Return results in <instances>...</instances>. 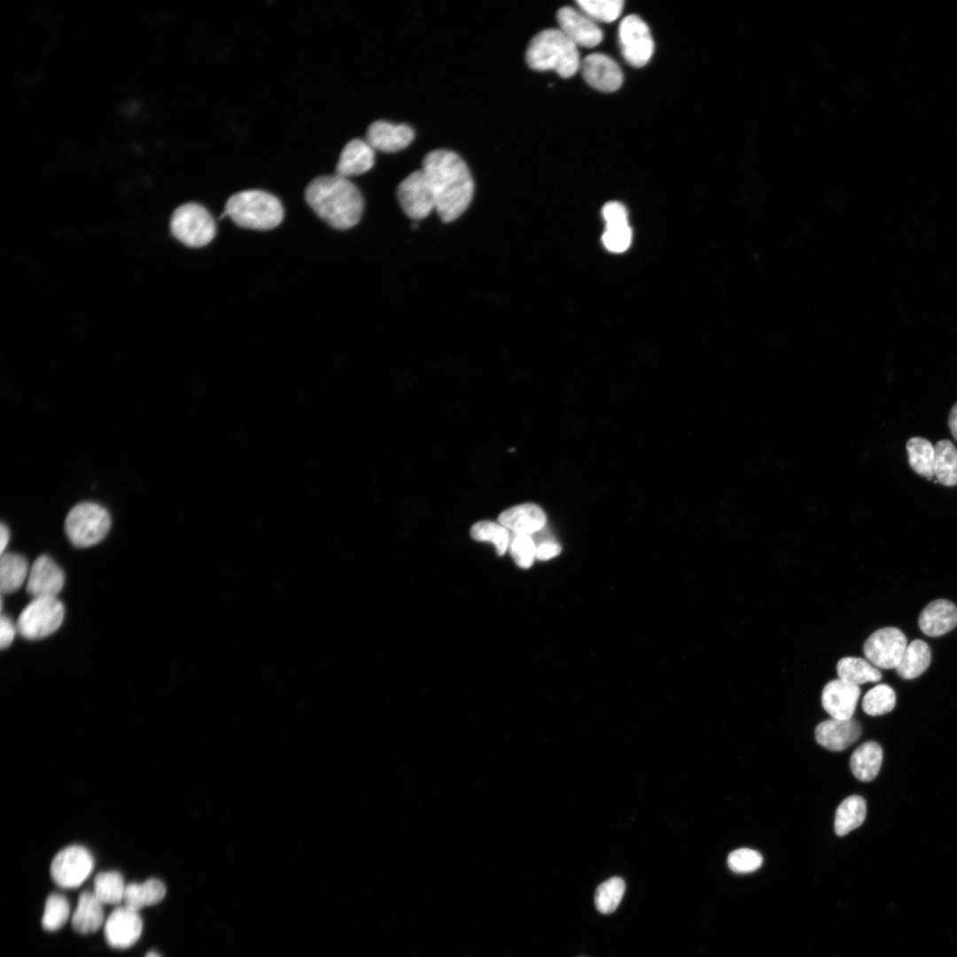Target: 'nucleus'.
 <instances>
[{
  "mask_svg": "<svg viewBox=\"0 0 957 957\" xmlns=\"http://www.w3.org/2000/svg\"><path fill=\"white\" fill-rule=\"evenodd\" d=\"M105 922L103 903L93 891H83L72 915V926L80 934L96 932Z\"/></svg>",
  "mask_w": 957,
  "mask_h": 957,
  "instance_id": "22",
  "label": "nucleus"
},
{
  "mask_svg": "<svg viewBox=\"0 0 957 957\" xmlns=\"http://www.w3.org/2000/svg\"><path fill=\"white\" fill-rule=\"evenodd\" d=\"M866 801L862 797L852 795L844 799L836 811V834L842 836L860 827L866 818Z\"/></svg>",
  "mask_w": 957,
  "mask_h": 957,
  "instance_id": "26",
  "label": "nucleus"
},
{
  "mask_svg": "<svg viewBox=\"0 0 957 957\" xmlns=\"http://www.w3.org/2000/svg\"><path fill=\"white\" fill-rule=\"evenodd\" d=\"M896 704V695L892 688L879 684L869 689L862 700L863 711L871 716L890 712Z\"/></svg>",
  "mask_w": 957,
  "mask_h": 957,
  "instance_id": "34",
  "label": "nucleus"
},
{
  "mask_svg": "<svg viewBox=\"0 0 957 957\" xmlns=\"http://www.w3.org/2000/svg\"><path fill=\"white\" fill-rule=\"evenodd\" d=\"M929 645L919 639L912 641L906 648L899 664L895 668L899 677L911 680L923 673L930 664Z\"/></svg>",
  "mask_w": 957,
  "mask_h": 957,
  "instance_id": "25",
  "label": "nucleus"
},
{
  "mask_svg": "<svg viewBox=\"0 0 957 957\" xmlns=\"http://www.w3.org/2000/svg\"><path fill=\"white\" fill-rule=\"evenodd\" d=\"M17 626L13 624L12 619L4 614L1 616L0 620V645L1 649H6L12 642Z\"/></svg>",
  "mask_w": 957,
  "mask_h": 957,
  "instance_id": "41",
  "label": "nucleus"
},
{
  "mask_svg": "<svg viewBox=\"0 0 957 957\" xmlns=\"http://www.w3.org/2000/svg\"><path fill=\"white\" fill-rule=\"evenodd\" d=\"M307 203L331 227L347 230L358 223L363 212L361 191L348 178L324 175L313 179L306 188Z\"/></svg>",
  "mask_w": 957,
  "mask_h": 957,
  "instance_id": "2",
  "label": "nucleus"
},
{
  "mask_svg": "<svg viewBox=\"0 0 957 957\" xmlns=\"http://www.w3.org/2000/svg\"><path fill=\"white\" fill-rule=\"evenodd\" d=\"M65 575L62 569L50 556L37 557L29 569L27 591L36 597H57L62 590Z\"/></svg>",
  "mask_w": 957,
  "mask_h": 957,
  "instance_id": "15",
  "label": "nucleus"
},
{
  "mask_svg": "<svg viewBox=\"0 0 957 957\" xmlns=\"http://www.w3.org/2000/svg\"><path fill=\"white\" fill-rule=\"evenodd\" d=\"M165 895L164 883L159 879L151 878L141 883L127 884L123 902L126 906L139 912L145 906L159 903Z\"/></svg>",
  "mask_w": 957,
  "mask_h": 957,
  "instance_id": "24",
  "label": "nucleus"
},
{
  "mask_svg": "<svg viewBox=\"0 0 957 957\" xmlns=\"http://www.w3.org/2000/svg\"><path fill=\"white\" fill-rule=\"evenodd\" d=\"M632 239V231L628 224L614 227H606L603 235V242L605 247L614 253H622L626 250Z\"/></svg>",
  "mask_w": 957,
  "mask_h": 957,
  "instance_id": "39",
  "label": "nucleus"
},
{
  "mask_svg": "<svg viewBox=\"0 0 957 957\" xmlns=\"http://www.w3.org/2000/svg\"><path fill=\"white\" fill-rule=\"evenodd\" d=\"M414 136L413 129L406 124L377 121L368 128L366 141L374 150L393 152L406 148Z\"/></svg>",
  "mask_w": 957,
  "mask_h": 957,
  "instance_id": "18",
  "label": "nucleus"
},
{
  "mask_svg": "<svg viewBox=\"0 0 957 957\" xmlns=\"http://www.w3.org/2000/svg\"><path fill=\"white\" fill-rule=\"evenodd\" d=\"M111 527V517L101 505L85 502L76 504L68 512L65 531L69 541L78 548H87L100 542Z\"/></svg>",
  "mask_w": 957,
  "mask_h": 957,
  "instance_id": "5",
  "label": "nucleus"
},
{
  "mask_svg": "<svg viewBox=\"0 0 957 957\" xmlns=\"http://www.w3.org/2000/svg\"><path fill=\"white\" fill-rule=\"evenodd\" d=\"M908 462L919 475L931 479L934 477L935 447L926 439L913 437L906 442Z\"/></svg>",
  "mask_w": 957,
  "mask_h": 957,
  "instance_id": "30",
  "label": "nucleus"
},
{
  "mask_svg": "<svg viewBox=\"0 0 957 957\" xmlns=\"http://www.w3.org/2000/svg\"><path fill=\"white\" fill-rule=\"evenodd\" d=\"M144 957H160V955L156 952L151 951L147 953Z\"/></svg>",
  "mask_w": 957,
  "mask_h": 957,
  "instance_id": "45",
  "label": "nucleus"
},
{
  "mask_svg": "<svg viewBox=\"0 0 957 957\" xmlns=\"http://www.w3.org/2000/svg\"><path fill=\"white\" fill-rule=\"evenodd\" d=\"M918 625L924 634L941 636L957 626V607L945 599L932 601L922 611Z\"/></svg>",
  "mask_w": 957,
  "mask_h": 957,
  "instance_id": "19",
  "label": "nucleus"
},
{
  "mask_svg": "<svg viewBox=\"0 0 957 957\" xmlns=\"http://www.w3.org/2000/svg\"><path fill=\"white\" fill-rule=\"evenodd\" d=\"M94 859L82 845H70L59 851L51 864V875L62 888H76L90 875Z\"/></svg>",
  "mask_w": 957,
  "mask_h": 957,
  "instance_id": "9",
  "label": "nucleus"
},
{
  "mask_svg": "<svg viewBox=\"0 0 957 957\" xmlns=\"http://www.w3.org/2000/svg\"><path fill=\"white\" fill-rule=\"evenodd\" d=\"M619 42L626 62L642 67L651 58L654 42L647 23L635 14L626 16L619 27Z\"/></svg>",
  "mask_w": 957,
  "mask_h": 957,
  "instance_id": "8",
  "label": "nucleus"
},
{
  "mask_svg": "<svg viewBox=\"0 0 957 957\" xmlns=\"http://www.w3.org/2000/svg\"><path fill=\"white\" fill-rule=\"evenodd\" d=\"M64 616L65 607L57 597H36L20 612L17 631L28 640L43 639L59 628Z\"/></svg>",
  "mask_w": 957,
  "mask_h": 957,
  "instance_id": "7",
  "label": "nucleus"
},
{
  "mask_svg": "<svg viewBox=\"0 0 957 957\" xmlns=\"http://www.w3.org/2000/svg\"><path fill=\"white\" fill-rule=\"evenodd\" d=\"M29 572L27 559L19 554L4 553L0 562V589L2 594L18 590L27 579Z\"/></svg>",
  "mask_w": 957,
  "mask_h": 957,
  "instance_id": "28",
  "label": "nucleus"
},
{
  "mask_svg": "<svg viewBox=\"0 0 957 957\" xmlns=\"http://www.w3.org/2000/svg\"><path fill=\"white\" fill-rule=\"evenodd\" d=\"M556 19L559 29L577 46L592 48L603 38V31L595 21L580 10L564 6L558 10Z\"/></svg>",
  "mask_w": 957,
  "mask_h": 957,
  "instance_id": "13",
  "label": "nucleus"
},
{
  "mask_svg": "<svg viewBox=\"0 0 957 957\" xmlns=\"http://www.w3.org/2000/svg\"><path fill=\"white\" fill-rule=\"evenodd\" d=\"M861 727L853 719L831 718L815 728L816 741L829 751H840L853 744L860 737Z\"/></svg>",
  "mask_w": 957,
  "mask_h": 957,
  "instance_id": "17",
  "label": "nucleus"
},
{
  "mask_svg": "<svg viewBox=\"0 0 957 957\" xmlns=\"http://www.w3.org/2000/svg\"><path fill=\"white\" fill-rule=\"evenodd\" d=\"M883 750L875 742L860 745L852 754L850 767L853 775L861 782L874 780L881 768Z\"/></svg>",
  "mask_w": 957,
  "mask_h": 957,
  "instance_id": "23",
  "label": "nucleus"
},
{
  "mask_svg": "<svg viewBox=\"0 0 957 957\" xmlns=\"http://www.w3.org/2000/svg\"><path fill=\"white\" fill-rule=\"evenodd\" d=\"M399 203L412 220H422L435 209L434 193L430 181L421 168L409 174L397 188Z\"/></svg>",
  "mask_w": 957,
  "mask_h": 957,
  "instance_id": "10",
  "label": "nucleus"
},
{
  "mask_svg": "<svg viewBox=\"0 0 957 957\" xmlns=\"http://www.w3.org/2000/svg\"><path fill=\"white\" fill-rule=\"evenodd\" d=\"M170 229L176 239L190 247L205 246L216 233V225L210 213L195 202L183 204L174 211Z\"/></svg>",
  "mask_w": 957,
  "mask_h": 957,
  "instance_id": "6",
  "label": "nucleus"
},
{
  "mask_svg": "<svg viewBox=\"0 0 957 957\" xmlns=\"http://www.w3.org/2000/svg\"><path fill=\"white\" fill-rule=\"evenodd\" d=\"M580 68L587 83L597 90L612 92L623 83L620 66L612 58L603 53L587 55L582 60Z\"/></svg>",
  "mask_w": 957,
  "mask_h": 957,
  "instance_id": "14",
  "label": "nucleus"
},
{
  "mask_svg": "<svg viewBox=\"0 0 957 957\" xmlns=\"http://www.w3.org/2000/svg\"><path fill=\"white\" fill-rule=\"evenodd\" d=\"M470 533L475 541L492 542L499 556L505 554L510 541L509 530L499 522L490 520H481L475 523L471 526Z\"/></svg>",
  "mask_w": 957,
  "mask_h": 957,
  "instance_id": "32",
  "label": "nucleus"
},
{
  "mask_svg": "<svg viewBox=\"0 0 957 957\" xmlns=\"http://www.w3.org/2000/svg\"><path fill=\"white\" fill-rule=\"evenodd\" d=\"M435 198V210L444 222L456 220L469 206L474 191L465 162L455 152L434 150L422 163Z\"/></svg>",
  "mask_w": 957,
  "mask_h": 957,
  "instance_id": "1",
  "label": "nucleus"
},
{
  "mask_svg": "<svg viewBox=\"0 0 957 957\" xmlns=\"http://www.w3.org/2000/svg\"><path fill=\"white\" fill-rule=\"evenodd\" d=\"M836 673L839 679L856 686L876 682L882 678L878 668L869 661L856 657L841 658L836 664Z\"/></svg>",
  "mask_w": 957,
  "mask_h": 957,
  "instance_id": "27",
  "label": "nucleus"
},
{
  "mask_svg": "<svg viewBox=\"0 0 957 957\" xmlns=\"http://www.w3.org/2000/svg\"><path fill=\"white\" fill-rule=\"evenodd\" d=\"M142 930L143 922L139 912L125 905L112 911L104 926L107 944L116 949H126L135 945Z\"/></svg>",
  "mask_w": 957,
  "mask_h": 957,
  "instance_id": "12",
  "label": "nucleus"
},
{
  "mask_svg": "<svg viewBox=\"0 0 957 957\" xmlns=\"http://www.w3.org/2000/svg\"><path fill=\"white\" fill-rule=\"evenodd\" d=\"M561 552V546L554 541H544L536 545V558L549 560L556 556Z\"/></svg>",
  "mask_w": 957,
  "mask_h": 957,
  "instance_id": "42",
  "label": "nucleus"
},
{
  "mask_svg": "<svg viewBox=\"0 0 957 957\" xmlns=\"http://www.w3.org/2000/svg\"><path fill=\"white\" fill-rule=\"evenodd\" d=\"M525 58L531 68L552 70L564 78L575 74L581 64L578 46L556 28L535 35L527 46Z\"/></svg>",
  "mask_w": 957,
  "mask_h": 957,
  "instance_id": "3",
  "label": "nucleus"
},
{
  "mask_svg": "<svg viewBox=\"0 0 957 957\" xmlns=\"http://www.w3.org/2000/svg\"><path fill=\"white\" fill-rule=\"evenodd\" d=\"M222 216H229L237 225L256 230L277 227L284 218L280 200L261 190H245L229 198Z\"/></svg>",
  "mask_w": 957,
  "mask_h": 957,
  "instance_id": "4",
  "label": "nucleus"
},
{
  "mask_svg": "<svg viewBox=\"0 0 957 957\" xmlns=\"http://www.w3.org/2000/svg\"><path fill=\"white\" fill-rule=\"evenodd\" d=\"M603 216L606 222V227L628 224L626 209L621 203L617 201H611L604 205Z\"/></svg>",
  "mask_w": 957,
  "mask_h": 957,
  "instance_id": "40",
  "label": "nucleus"
},
{
  "mask_svg": "<svg viewBox=\"0 0 957 957\" xmlns=\"http://www.w3.org/2000/svg\"><path fill=\"white\" fill-rule=\"evenodd\" d=\"M948 426L953 437L957 440V402L950 410Z\"/></svg>",
  "mask_w": 957,
  "mask_h": 957,
  "instance_id": "43",
  "label": "nucleus"
},
{
  "mask_svg": "<svg viewBox=\"0 0 957 957\" xmlns=\"http://www.w3.org/2000/svg\"><path fill=\"white\" fill-rule=\"evenodd\" d=\"M907 646L906 637L896 627H883L875 631L865 641L864 656L874 666L883 669L896 668Z\"/></svg>",
  "mask_w": 957,
  "mask_h": 957,
  "instance_id": "11",
  "label": "nucleus"
},
{
  "mask_svg": "<svg viewBox=\"0 0 957 957\" xmlns=\"http://www.w3.org/2000/svg\"><path fill=\"white\" fill-rule=\"evenodd\" d=\"M935 447L934 477L945 486L957 485V449L948 440H940Z\"/></svg>",
  "mask_w": 957,
  "mask_h": 957,
  "instance_id": "29",
  "label": "nucleus"
},
{
  "mask_svg": "<svg viewBox=\"0 0 957 957\" xmlns=\"http://www.w3.org/2000/svg\"><path fill=\"white\" fill-rule=\"evenodd\" d=\"M728 868L735 873H750L759 868L763 862L761 854L751 849L733 851L727 857Z\"/></svg>",
  "mask_w": 957,
  "mask_h": 957,
  "instance_id": "38",
  "label": "nucleus"
},
{
  "mask_svg": "<svg viewBox=\"0 0 957 957\" xmlns=\"http://www.w3.org/2000/svg\"><path fill=\"white\" fill-rule=\"evenodd\" d=\"M10 540V531L4 524H1L0 526V554L4 553V549Z\"/></svg>",
  "mask_w": 957,
  "mask_h": 957,
  "instance_id": "44",
  "label": "nucleus"
},
{
  "mask_svg": "<svg viewBox=\"0 0 957 957\" xmlns=\"http://www.w3.org/2000/svg\"><path fill=\"white\" fill-rule=\"evenodd\" d=\"M70 906L67 899L58 893L49 895L42 917V926L49 931L59 930L68 920Z\"/></svg>",
  "mask_w": 957,
  "mask_h": 957,
  "instance_id": "36",
  "label": "nucleus"
},
{
  "mask_svg": "<svg viewBox=\"0 0 957 957\" xmlns=\"http://www.w3.org/2000/svg\"><path fill=\"white\" fill-rule=\"evenodd\" d=\"M498 522L514 533L529 534L541 531L546 525L543 510L534 503H522L503 510Z\"/></svg>",
  "mask_w": 957,
  "mask_h": 957,
  "instance_id": "20",
  "label": "nucleus"
},
{
  "mask_svg": "<svg viewBox=\"0 0 957 957\" xmlns=\"http://www.w3.org/2000/svg\"><path fill=\"white\" fill-rule=\"evenodd\" d=\"M626 884L620 877H611L602 883L595 892V905L602 914H611L619 906Z\"/></svg>",
  "mask_w": 957,
  "mask_h": 957,
  "instance_id": "33",
  "label": "nucleus"
},
{
  "mask_svg": "<svg viewBox=\"0 0 957 957\" xmlns=\"http://www.w3.org/2000/svg\"><path fill=\"white\" fill-rule=\"evenodd\" d=\"M126 885L117 871H103L94 878L93 893L103 904L116 905L123 901Z\"/></svg>",
  "mask_w": 957,
  "mask_h": 957,
  "instance_id": "31",
  "label": "nucleus"
},
{
  "mask_svg": "<svg viewBox=\"0 0 957 957\" xmlns=\"http://www.w3.org/2000/svg\"><path fill=\"white\" fill-rule=\"evenodd\" d=\"M859 686L839 678L829 681L821 692V704L834 719L848 720L853 715L859 698Z\"/></svg>",
  "mask_w": 957,
  "mask_h": 957,
  "instance_id": "16",
  "label": "nucleus"
},
{
  "mask_svg": "<svg viewBox=\"0 0 957 957\" xmlns=\"http://www.w3.org/2000/svg\"><path fill=\"white\" fill-rule=\"evenodd\" d=\"M375 162V150L360 138L350 140L343 148L336 166V174L348 178L369 171Z\"/></svg>",
  "mask_w": 957,
  "mask_h": 957,
  "instance_id": "21",
  "label": "nucleus"
},
{
  "mask_svg": "<svg viewBox=\"0 0 957 957\" xmlns=\"http://www.w3.org/2000/svg\"><path fill=\"white\" fill-rule=\"evenodd\" d=\"M579 9L594 21L612 22L623 11L622 0H578Z\"/></svg>",
  "mask_w": 957,
  "mask_h": 957,
  "instance_id": "35",
  "label": "nucleus"
},
{
  "mask_svg": "<svg viewBox=\"0 0 957 957\" xmlns=\"http://www.w3.org/2000/svg\"><path fill=\"white\" fill-rule=\"evenodd\" d=\"M510 552L516 564L529 568L536 558V544L531 535L514 533L510 541Z\"/></svg>",
  "mask_w": 957,
  "mask_h": 957,
  "instance_id": "37",
  "label": "nucleus"
}]
</instances>
